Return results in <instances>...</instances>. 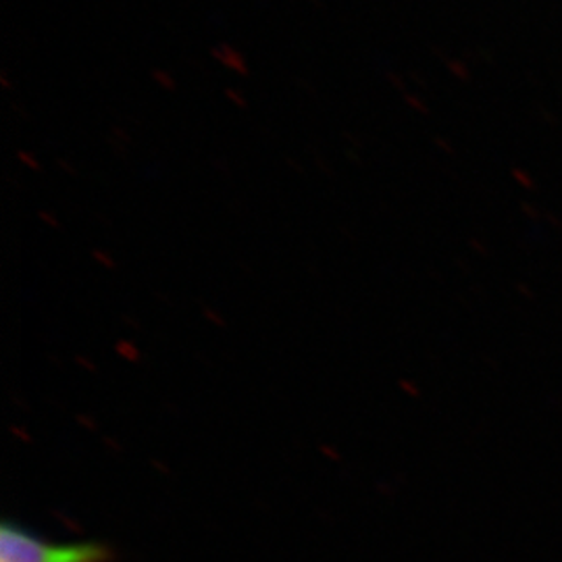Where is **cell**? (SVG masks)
<instances>
[{
  "mask_svg": "<svg viewBox=\"0 0 562 562\" xmlns=\"http://www.w3.org/2000/svg\"><path fill=\"white\" fill-rule=\"evenodd\" d=\"M115 550L104 542H48L21 522L0 527V562H113Z\"/></svg>",
  "mask_w": 562,
  "mask_h": 562,
  "instance_id": "1",
  "label": "cell"
}]
</instances>
